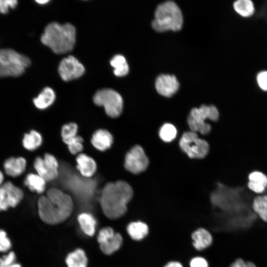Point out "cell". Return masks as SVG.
I'll list each match as a JSON object with an SVG mask.
<instances>
[{"label":"cell","mask_w":267,"mask_h":267,"mask_svg":"<svg viewBox=\"0 0 267 267\" xmlns=\"http://www.w3.org/2000/svg\"><path fill=\"white\" fill-rule=\"evenodd\" d=\"M83 139L77 140L68 145L69 150L72 154H76L81 152L83 149Z\"/></svg>","instance_id":"8d00e7d4"},{"label":"cell","mask_w":267,"mask_h":267,"mask_svg":"<svg viewBox=\"0 0 267 267\" xmlns=\"http://www.w3.org/2000/svg\"><path fill=\"white\" fill-rule=\"evenodd\" d=\"M94 103L103 106L108 116L116 118L121 114L123 101L121 95L117 91L109 89L97 91L93 96Z\"/></svg>","instance_id":"8992f818"},{"label":"cell","mask_w":267,"mask_h":267,"mask_svg":"<svg viewBox=\"0 0 267 267\" xmlns=\"http://www.w3.org/2000/svg\"><path fill=\"white\" fill-rule=\"evenodd\" d=\"M113 138L111 134L107 130L99 129L92 135L91 142L93 146L100 151H105L109 149L113 143Z\"/></svg>","instance_id":"e0dca14e"},{"label":"cell","mask_w":267,"mask_h":267,"mask_svg":"<svg viewBox=\"0 0 267 267\" xmlns=\"http://www.w3.org/2000/svg\"><path fill=\"white\" fill-rule=\"evenodd\" d=\"M149 164L148 159L142 147H133L126 154L125 167L130 172L137 174L145 171Z\"/></svg>","instance_id":"ba28073f"},{"label":"cell","mask_w":267,"mask_h":267,"mask_svg":"<svg viewBox=\"0 0 267 267\" xmlns=\"http://www.w3.org/2000/svg\"><path fill=\"white\" fill-rule=\"evenodd\" d=\"M78 126L74 123H70L64 125L61 130V136L63 141L67 145L78 140L81 136L77 135Z\"/></svg>","instance_id":"4316f807"},{"label":"cell","mask_w":267,"mask_h":267,"mask_svg":"<svg viewBox=\"0 0 267 267\" xmlns=\"http://www.w3.org/2000/svg\"><path fill=\"white\" fill-rule=\"evenodd\" d=\"M40 217L48 224H57L66 220L73 210V201L68 194L56 188H51L38 202Z\"/></svg>","instance_id":"6da1fadb"},{"label":"cell","mask_w":267,"mask_h":267,"mask_svg":"<svg viewBox=\"0 0 267 267\" xmlns=\"http://www.w3.org/2000/svg\"><path fill=\"white\" fill-rule=\"evenodd\" d=\"M189 266L190 267H209L207 261L201 257L192 258L190 261Z\"/></svg>","instance_id":"d590c367"},{"label":"cell","mask_w":267,"mask_h":267,"mask_svg":"<svg viewBox=\"0 0 267 267\" xmlns=\"http://www.w3.org/2000/svg\"><path fill=\"white\" fill-rule=\"evenodd\" d=\"M179 85L174 75H161L156 80L155 88L157 92L165 97L172 96L178 90Z\"/></svg>","instance_id":"4fadbf2b"},{"label":"cell","mask_w":267,"mask_h":267,"mask_svg":"<svg viewBox=\"0 0 267 267\" xmlns=\"http://www.w3.org/2000/svg\"><path fill=\"white\" fill-rule=\"evenodd\" d=\"M11 246V240L7 236L6 232L2 229H0V252H8Z\"/></svg>","instance_id":"d6a6232c"},{"label":"cell","mask_w":267,"mask_h":267,"mask_svg":"<svg viewBox=\"0 0 267 267\" xmlns=\"http://www.w3.org/2000/svg\"><path fill=\"white\" fill-rule=\"evenodd\" d=\"M4 176L1 171H0V186L3 184Z\"/></svg>","instance_id":"ab89813d"},{"label":"cell","mask_w":267,"mask_h":267,"mask_svg":"<svg viewBox=\"0 0 267 267\" xmlns=\"http://www.w3.org/2000/svg\"><path fill=\"white\" fill-rule=\"evenodd\" d=\"M41 41L55 53H67L74 48L76 41L75 28L70 23L61 25L52 22L45 27Z\"/></svg>","instance_id":"3957f363"},{"label":"cell","mask_w":267,"mask_h":267,"mask_svg":"<svg viewBox=\"0 0 267 267\" xmlns=\"http://www.w3.org/2000/svg\"><path fill=\"white\" fill-rule=\"evenodd\" d=\"M83 231L89 236H92L95 230L96 221L93 217L88 213H82L78 218Z\"/></svg>","instance_id":"cb8c5ba5"},{"label":"cell","mask_w":267,"mask_h":267,"mask_svg":"<svg viewBox=\"0 0 267 267\" xmlns=\"http://www.w3.org/2000/svg\"><path fill=\"white\" fill-rule=\"evenodd\" d=\"M17 4V1L16 0H0V12L7 13L9 8H14Z\"/></svg>","instance_id":"e575fe53"},{"label":"cell","mask_w":267,"mask_h":267,"mask_svg":"<svg viewBox=\"0 0 267 267\" xmlns=\"http://www.w3.org/2000/svg\"><path fill=\"white\" fill-rule=\"evenodd\" d=\"M252 207L259 218L267 223V194L255 197L253 200Z\"/></svg>","instance_id":"603a6c76"},{"label":"cell","mask_w":267,"mask_h":267,"mask_svg":"<svg viewBox=\"0 0 267 267\" xmlns=\"http://www.w3.org/2000/svg\"><path fill=\"white\" fill-rule=\"evenodd\" d=\"M34 166L37 174L46 181L52 180L58 176V162L50 154H45L43 158L37 157L35 160Z\"/></svg>","instance_id":"30bf717a"},{"label":"cell","mask_w":267,"mask_h":267,"mask_svg":"<svg viewBox=\"0 0 267 267\" xmlns=\"http://www.w3.org/2000/svg\"><path fill=\"white\" fill-rule=\"evenodd\" d=\"M77 168L84 177H92L96 171V164L91 157L85 154H80L76 158Z\"/></svg>","instance_id":"ac0fdd59"},{"label":"cell","mask_w":267,"mask_h":267,"mask_svg":"<svg viewBox=\"0 0 267 267\" xmlns=\"http://www.w3.org/2000/svg\"><path fill=\"white\" fill-rule=\"evenodd\" d=\"M55 94L50 88H45L38 97L33 100L36 107L40 109H44L50 106L54 102Z\"/></svg>","instance_id":"44dd1931"},{"label":"cell","mask_w":267,"mask_h":267,"mask_svg":"<svg viewBox=\"0 0 267 267\" xmlns=\"http://www.w3.org/2000/svg\"><path fill=\"white\" fill-rule=\"evenodd\" d=\"M97 240L101 251L110 255L118 250L122 245L123 238L119 233H115L109 227L101 229L99 232Z\"/></svg>","instance_id":"8fae6325"},{"label":"cell","mask_w":267,"mask_h":267,"mask_svg":"<svg viewBox=\"0 0 267 267\" xmlns=\"http://www.w3.org/2000/svg\"><path fill=\"white\" fill-rule=\"evenodd\" d=\"M177 130L176 127L170 123L164 124L160 128L159 135L160 138L165 142H171L176 137Z\"/></svg>","instance_id":"f546056e"},{"label":"cell","mask_w":267,"mask_h":267,"mask_svg":"<svg viewBox=\"0 0 267 267\" xmlns=\"http://www.w3.org/2000/svg\"><path fill=\"white\" fill-rule=\"evenodd\" d=\"M257 82L259 88L264 91H267V71L259 72L256 77Z\"/></svg>","instance_id":"836d02e7"},{"label":"cell","mask_w":267,"mask_h":267,"mask_svg":"<svg viewBox=\"0 0 267 267\" xmlns=\"http://www.w3.org/2000/svg\"><path fill=\"white\" fill-rule=\"evenodd\" d=\"M127 230L132 239L139 241L148 235L149 227L146 223L141 221H136L130 223L127 226Z\"/></svg>","instance_id":"ffe728a7"},{"label":"cell","mask_w":267,"mask_h":267,"mask_svg":"<svg viewBox=\"0 0 267 267\" xmlns=\"http://www.w3.org/2000/svg\"><path fill=\"white\" fill-rule=\"evenodd\" d=\"M193 246L197 250H202L209 247L213 242L211 233L206 228L201 227L194 231L191 234Z\"/></svg>","instance_id":"9a60e30c"},{"label":"cell","mask_w":267,"mask_h":267,"mask_svg":"<svg viewBox=\"0 0 267 267\" xmlns=\"http://www.w3.org/2000/svg\"><path fill=\"white\" fill-rule=\"evenodd\" d=\"M248 188L256 193L264 192L267 187V176L259 171L252 172L248 176Z\"/></svg>","instance_id":"d6986e66"},{"label":"cell","mask_w":267,"mask_h":267,"mask_svg":"<svg viewBox=\"0 0 267 267\" xmlns=\"http://www.w3.org/2000/svg\"><path fill=\"white\" fill-rule=\"evenodd\" d=\"M0 267H21V265L16 263V256L13 251H10L0 257Z\"/></svg>","instance_id":"1f68e13d"},{"label":"cell","mask_w":267,"mask_h":267,"mask_svg":"<svg viewBox=\"0 0 267 267\" xmlns=\"http://www.w3.org/2000/svg\"><path fill=\"white\" fill-rule=\"evenodd\" d=\"M228 267H257V266L252 262L245 261L239 258L236 259Z\"/></svg>","instance_id":"74e56055"},{"label":"cell","mask_w":267,"mask_h":267,"mask_svg":"<svg viewBox=\"0 0 267 267\" xmlns=\"http://www.w3.org/2000/svg\"><path fill=\"white\" fill-rule=\"evenodd\" d=\"M30 63L29 58L13 49H0V66H21L26 68Z\"/></svg>","instance_id":"5bb4252c"},{"label":"cell","mask_w":267,"mask_h":267,"mask_svg":"<svg viewBox=\"0 0 267 267\" xmlns=\"http://www.w3.org/2000/svg\"><path fill=\"white\" fill-rule=\"evenodd\" d=\"M24 193L19 187L10 181L0 186V211L16 207L23 198Z\"/></svg>","instance_id":"9c48e42d"},{"label":"cell","mask_w":267,"mask_h":267,"mask_svg":"<svg viewBox=\"0 0 267 267\" xmlns=\"http://www.w3.org/2000/svg\"><path fill=\"white\" fill-rule=\"evenodd\" d=\"M164 267H183L182 264L177 261H171L168 263Z\"/></svg>","instance_id":"f35d334b"},{"label":"cell","mask_w":267,"mask_h":267,"mask_svg":"<svg viewBox=\"0 0 267 267\" xmlns=\"http://www.w3.org/2000/svg\"><path fill=\"white\" fill-rule=\"evenodd\" d=\"M42 143V137L38 132L32 130L24 134L22 143L25 149L33 151L38 148Z\"/></svg>","instance_id":"d4e9b609"},{"label":"cell","mask_w":267,"mask_h":267,"mask_svg":"<svg viewBox=\"0 0 267 267\" xmlns=\"http://www.w3.org/2000/svg\"><path fill=\"white\" fill-rule=\"evenodd\" d=\"M133 195V189L126 181L119 180L108 183L103 188L100 199L104 214L112 219L123 216Z\"/></svg>","instance_id":"7a4b0ae2"},{"label":"cell","mask_w":267,"mask_h":267,"mask_svg":"<svg viewBox=\"0 0 267 267\" xmlns=\"http://www.w3.org/2000/svg\"><path fill=\"white\" fill-rule=\"evenodd\" d=\"M219 117V113L216 106L202 105L199 108H194L191 110L187 123L191 131L207 134L210 132L211 126L206 120L216 121Z\"/></svg>","instance_id":"5b68a950"},{"label":"cell","mask_w":267,"mask_h":267,"mask_svg":"<svg viewBox=\"0 0 267 267\" xmlns=\"http://www.w3.org/2000/svg\"><path fill=\"white\" fill-rule=\"evenodd\" d=\"M25 68L21 66H0V77L19 76L24 72Z\"/></svg>","instance_id":"4dcf8cb0"},{"label":"cell","mask_w":267,"mask_h":267,"mask_svg":"<svg viewBox=\"0 0 267 267\" xmlns=\"http://www.w3.org/2000/svg\"><path fill=\"white\" fill-rule=\"evenodd\" d=\"M58 72L61 78L65 81L78 78L85 72L84 66L73 56L63 58L60 62Z\"/></svg>","instance_id":"7c38bea8"},{"label":"cell","mask_w":267,"mask_h":267,"mask_svg":"<svg viewBox=\"0 0 267 267\" xmlns=\"http://www.w3.org/2000/svg\"><path fill=\"white\" fill-rule=\"evenodd\" d=\"M26 164V160L22 157H10L4 161L3 168L8 176L16 177L25 171Z\"/></svg>","instance_id":"2e32d148"},{"label":"cell","mask_w":267,"mask_h":267,"mask_svg":"<svg viewBox=\"0 0 267 267\" xmlns=\"http://www.w3.org/2000/svg\"><path fill=\"white\" fill-rule=\"evenodd\" d=\"M68 267H87V258L84 251L77 249L70 253L66 260Z\"/></svg>","instance_id":"484cf974"},{"label":"cell","mask_w":267,"mask_h":267,"mask_svg":"<svg viewBox=\"0 0 267 267\" xmlns=\"http://www.w3.org/2000/svg\"><path fill=\"white\" fill-rule=\"evenodd\" d=\"M24 183L32 191L43 193L45 189L46 181L37 174H29L25 178Z\"/></svg>","instance_id":"7402d4cb"},{"label":"cell","mask_w":267,"mask_h":267,"mask_svg":"<svg viewBox=\"0 0 267 267\" xmlns=\"http://www.w3.org/2000/svg\"><path fill=\"white\" fill-rule=\"evenodd\" d=\"M36 1L40 3V4H44L49 1V0H36Z\"/></svg>","instance_id":"60d3db41"},{"label":"cell","mask_w":267,"mask_h":267,"mask_svg":"<svg viewBox=\"0 0 267 267\" xmlns=\"http://www.w3.org/2000/svg\"><path fill=\"white\" fill-rule=\"evenodd\" d=\"M182 23L183 17L180 8L174 1L169 0L157 6L152 26L158 32L177 31L181 28Z\"/></svg>","instance_id":"277c9868"},{"label":"cell","mask_w":267,"mask_h":267,"mask_svg":"<svg viewBox=\"0 0 267 267\" xmlns=\"http://www.w3.org/2000/svg\"><path fill=\"white\" fill-rule=\"evenodd\" d=\"M111 65L114 68V73L118 77L126 76L129 68L125 58L122 55H116L110 60Z\"/></svg>","instance_id":"f1b7e54d"},{"label":"cell","mask_w":267,"mask_h":267,"mask_svg":"<svg viewBox=\"0 0 267 267\" xmlns=\"http://www.w3.org/2000/svg\"><path fill=\"white\" fill-rule=\"evenodd\" d=\"M233 6L235 12L244 17L252 16L255 11L254 4L250 0H236L233 3Z\"/></svg>","instance_id":"83f0119b"},{"label":"cell","mask_w":267,"mask_h":267,"mask_svg":"<svg viewBox=\"0 0 267 267\" xmlns=\"http://www.w3.org/2000/svg\"><path fill=\"white\" fill-rule=\"evenodd\" d=\"M179 144L180 149L190 158H203L209 150L208 143L191 131L182 134Z\"/></svg>","instance_id":"52a82bcc"}]
</instances>
